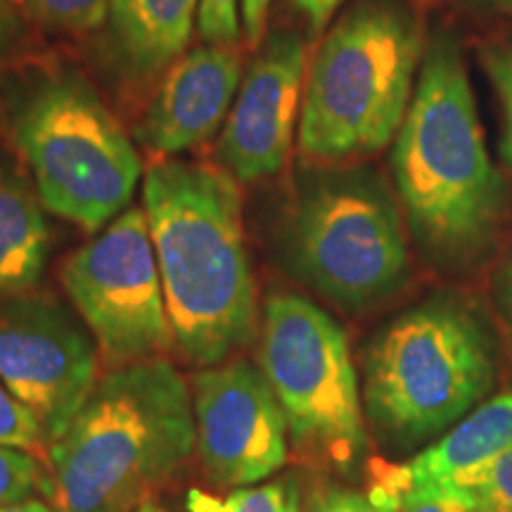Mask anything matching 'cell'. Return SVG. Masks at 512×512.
<instances>
[{
    "label": "cell",
    "mask_w": 512,
    "mask_h": 512,
    "mask_svg": "<svg viewBox=\"0 0 512 512\" xmlns=\"http://www.w3.org/2000/svg\"><path fill=\"white\" fill-rule=\"evenodd\" d=\"M202 0H110L119 46L138 72H157L188 46Z\"/></svg>",
    "instance_id": "2e32d148"
},
{
    "label": "cell",
    "mask_w": 512,
    "mask_h": 512,
    "mask_svg": "<svg viewBox=\"0 0 512 512\" xmlns=\"http://www.w3.org/2000/svg\"><path fill=\"white\" fill-rule=\"evenodd\" d=\"M268 8H271V0H242V24L252 43H259L264 36Z\"/></svg>",
    "instance_id": "484cf974"
},
{
    "label": "cell",
    "mask_w": 512,
    "mask_h": 512,
    "mask_svg": "<svg viewBox=\"0 0 512 512\" xmlns=\"http://www.w3.org/2000/svg\"><path fill=\"white\" fill-rule=\"evenodd\" d=\"M62 285L112 370L164 358L174 344L145 211H124L69 256Z\"/></svg>",
    "instance_id": "9c48e42d"
},
{
    "label": "cell",
    "mask_w": 512,
    "mask_h": 512,
    "mask_svg": "<svg viewBox=\"0 0 512 512\" xmlns=\"http://www.w3.org/2000/svg\"><path fill=\"white\" fill-rule=\"evenodd\" d=\"M195 439L214 482L249 486L287 460V420L264 370L247 361L192 377Z\"/></svg>",
    "instance_id": "8fae6325"
},
{
    "label": "cell",
    "mask_w": 512,
    "mask_h": 512,
    "mask_svg": "<svg viewBox=\"0 0 512 512\" xmlns=\"http://www.w3.org/2000/svg\"><path fill=\"white\" fill-rule=\"evenodd\" d=\"M190 510L192 512H219V501L211 496L200 494V491H192Z\"/></svg>",
    "instance_id": "f1b7e54d"
},
{
    "label": "cell",
    "mask_w": 512,
    "mask_h": 512,
    "mask_svg": "<svg viewBox=\"0 0 512 512\" xmlns=\"http://www.w3.org/2000/svg\"><path fill=\"white\" fill-rule=\"evenodd\" d=\"M489 3H496V5H512V0H489Z\"/></svg>",
    "instance_id": "4dcf8cb0"
},
{
    "label": "cell",
    "mask_w": 512,
    "mask_h": 512,
    "mask_svg": "<svg viewBox=\"0 0 512 512\" xmlns=\"http://www.w3.org/2000/svg\"><path fill=\"white\" fill-rule=\"evenodd\" d=\"M0 382L55 444L98 384V344L53 297H3Z\"/></svg>",
    "instance_id": "30bf717a"
},
{
    "label": "cell",
    "mask_w": 512,
    "mask_h": 512,
    "mask_svg": "<svg viewBox=\"0 0 512 512\" xmlns=\"http://www.w3.org/2000/svg\"><path fill=\"white\" fill-rule=\"evenodd\" d=\"M392 166L408 221L427 247L456 256L489 238L505 190L486 150L465 62L446 38L422 60Z\"/></svg>",
    "instance_id": "3957f363"
},
{
    "label": "cell",
    "mask_w": 512,
    "mask_h": 512,
    "mask_svg": "<svg viewBox=\"0 0 512 512\" xmlns=\"http://www.w3.org/2000/svg\"><path fill=\"white\" fill-rule=\"evenodd\" d=\"M38 192L0 152V299L29 292L46 266L50 230Z\"/></svg>",
    "instance_id": "9a60e30c"
},
{
    "label": "cell",
    "mask_w": 512,
    "mask_h": 512,
    "mask_svg": "<svg viewBox=\"0 0 512 512\" xmlns=\"http://www.w3.org/2000/svg\"><path fill=\"white\" fill-rule=\"evenodd\" d=\"M48 472L34 453L0 446V508L29 501L36 489L46 491Z\"/></svg>",
    "instance_id": "d6986e66"
},
{
    "label": "cell",
    "mask_w": 512,
    "mask_h": 512,
    "mask_svg": "<svg viewBox=\"0 0 512 512\" xmlns=\"http://www.w3.org/2000/svg\"><path fill=\"white\" fill-rule=\"evenodd\" d=\"M463 486L475 496L479 512H512V446L498 453Z\"/></svg>",
    "instance_id": "44dd1931"
},
{
    "label": "cell",
    "mask_w": 512,
    "mask_h": 512,
    "mask_svg": "<svg viewBox=\"0 0 512 512\" xmlns=\"http://www.w3.org/2000/svg\"><path fill=\"white\" fill-rule=\"evenodd\" d=\"M294 5L309 17L311 31L318 34V31H323L325 24L330 22V17L335 15V10L342 5V0H294Z\"/></svg>",
    "instance_id": "4316f807"
},
{
    "label": "cell",
    "mask_w": 512,
    "mask_h": 512,
    "mask_svg": "<svg viewBox=\"0 0 512 512\" xmlns=\"http://www.w3.org/2000/svg\"><path fill=\"white\" fill-rule=\"evenodd\" d=\"M0 446L22 448L36 458H48L50 444L41 422L24 403H19L10 389L0 382Z\"/></svg>",
    "instance_id": "ffe728a7"
},
{
    "label": "cell",
    "mask_w": 512,
    "mask_h": 512,
    "mask_svg": "<svg viewBox=\"0 0 512 512\" xmlns=\"http://www.w3.org/2000/svg\"><path fill=\"white\" fill-rule=\"evenodd\" d=\"M422 53L415 17L363 0L332 27L306 72L299 150L313 164L368 157L399 133Z\"/></svg>",
    "instance_id": "277c9868"
},
{
    "label": "cell",
    "mask_w": 512,
    "mask_h": 512,
    "mask_svg": "<svg viewBox=\"0 0 512 512\" xmlns=\"http://www.w3.org/2000/svg\"><path fill=\"white\" fill-rule=\"evenodd\" d=\"M5 114L43 207L91 233L124 214L143 164L86 83L48 76L12 95Z\"/></svg>",
    "instance_id": "5b68a950"
},
{
    "label": "cell",
    "mask_w": 512,
    "mask_h": 512,
    "mask_svg": "<svg viewBox=\"0 0 512 512\" xmlns=\"http://www.w3.org/2000/svg\"><path fill=\"white\" fill-rule=\"evenodd\" d=\"M19 38V19L17 12L8 0H0V62L10 55Z\"/></svg>",
    "instance_id": "83f0119b"
},
{
    "label": "cell",
    "mask_w": 512,
    "mask_h": 512,
    "mask_svg": "<svg viewBox=\"0 0 512 512\" xmlns=\"http://www.w3.org/2000/svg\"><path fill=\"white\" fill-rule=\"evenodd\" d=\"M0 512H55V510H50L48 505L41 501H24L15 505H3Z\"/></svg>",
    "instance_id": "f546056e"
},
{
    "label": "cell",
    "mask_w": 512,
    "mask_h": 512,
    "mask_svg": "<svg viewBox=\"0 0 512 512\" xmlns=\"http://www.w3.org/2000/svg\"><path fill=\"white\" fill-rule=\"evenodd\" d=\"M512 446V389L479 403L463 420L406 463H370L368 484L387 489L406 486H463L475 472Z\"/></svg>",
    "instance_id": "5bb4252c"
},
{
    "label": "cell",
    "mask_w": 512,
    "mask_h": 512,
    "mask_svg": "<svg viewBox=\"0 0 512 512\" xmlns=\"http://www.w3.org/2000/svg\"><path fill=\"white\" fill-rule=\"evenodd\" d=\"M309 512H382L366 494L330 486L313 498Z\"/></svg>",
    "instance_id": "d4e9b609"
},
{
    "label": "cell",
    "mask_w": 512,
    "mask_h": 512,
    "mask_svg": "<svg viewBox=\"0 0 512 512\" xmlns=\"http://www.w3.org/2000/svg\"><path fill=\"white\" fill-rule=\"evenodd\" d=\"M306 48L294 34H275L242 79L223 126L219 157L240 181H259L283 169L297 117H302Z\"/></svg>",
    "instance_id": "7c38bea8"
},
{
    "label": "cell",
    "mask_w": 512,
    "mask_h": 512,
    "mask_svg": "<svg viewBox=\"0 0 512 512\" xmlns=\"http://www.w3.org/2000/svg\"><path fill=\"white\" fill-rule=\"evenodd\" d=\"M366 496L382 512H479L467 486H387L368 484Z\"/></svg>",
    "instance_id": "e0dca14e"
},
{
    "label": "cell",
    "mask_w": 512,
    "mask_h": 512,
    "mask_svg": "<svg viewBox=\"0 0 512 512\" xmlns=\"http://www.w3.org/2000/svg\"><path fill=\"white\" fill-rule=\"evenodd\" d=\"M195 413L164 358L114 368L48 451L55 512H131L192 453Z\"/></svg>",
    "instance_id": "7a4b0ae2"
},
{
    "label": "cell",
    "mask_w": 512,
    "mask_h": 512,
    "mask_svg": "<svg viewBox=\"0 0 512 512\" xmlns=\"http://www.w3.org/2000/svg\"><path fill=\"white\" fill-rule=\"evenodd\" d=\"M508 290H510V302H512V264H510V278H508Z\"/></svg>",
    "instance_id": "1f68e13d"
},
{
    "label": "cell",
    "mask_w": 512,
    "mask_h": 512,
    "mask_svg": "<svg viewBox=\"0 0 512 512\" xmlns=\"http://www.w3.org/2000/svg\"><path fill=\"white\" fill-rule=\"evenodd\" d=\"M297 271L332 302L368 306L392 294L408 271L399 209L368 176L316 183L292 221Z\"/></svg>",
    "instance_id": "ba28073f"
},
{
    "label": "cell",
    "mask_w": 512,
    "mask_h": 512,
    "mask_svg": "<svg viewBox=\"0 0 512 512\" xmlns=\"http://www.w3.org/2000/svg\"><path fill=\"white\" fill-rule=\"evenodd\" d=\"M36 22L53 29H98L110 12V0H17Z\"/></svg>",
    "instance_id": "ac0fdd59"
},
{
    "label": "cell",
    "mask_w": 512,
    "mask_h": 512,
    "mask_svg": "<svg viewBox=\"0 0 512 512\" xmlns=\"http://www.w3.org/2000/svg\"><path fill=\"white\" fill-rule=\"evenodd\" d=\"M240 76L233 48L214 43L195 48L171 67L138 126V140L162 155H178L209 140L228 119Z\"/></svg>",
    "instance_id": "4fadbf2b"
},
{
    "label": "cell",
    "mask_w": 512,
    "mask_h": 512,
    "mask_svg": "<svg viewBox=\"0 0 512 512\" xmlns=\"http://www.w3.org/2000/svg\"><path fill=\"white\" fill-rule=\"evenodd\" d=\"M219 512H299V489L292 479L249 486L233 491L226 501H219Z\"/></svg>",
    "instance_id": "7402d4cb"
},
{
    "label": "cell",
    "mask_w": 512,
    "mask_h": 512,
    "mask_svg": "<svg viewBox=\"0 0 512 512\" xmlns=\"http://www.w3.org/2000/svg\"><path fill=\"white\" fill-rule=\"evenodd\" d=\"M261 370L294 441L342 470L356 465L366 451V427L339 323L299 294H273L264 311Z\"/></svg>",
    "instance_id": "52a82bcc"
},
{
    "label": "cell",
    "mask_w": 512,
    "mask_h": 512,
    "mask_svg": "<svg viewBox=\"0 0 512 512\" xmlns=\"http://www.w3.org/2000/svg\"><path fill=\"white\" fill-rule=\"evenodd\" d=\"M489 81L494 83L503 110L501 133V157L508 169H512V46L489 48L482 55Z\"/></svg>",
    "instance_id": "603a6c76"
},
{
    "label": "cell",
    "mask_w": 512,
    "mask_h": 512,
    "mask_svg": "<svg viewBox=\"0 0 512 512\" xmlns=\"http://www.w3.org/2000/svg\"><path fill=\"white\" fill-rule=\"evenodd\" d=\"M491 384L494 356L477 320L432 302L392 320L370 344L363 401L382 437L408 446L463 420Z\"/></svg>",
    "instance_id": "8992f818"
},
{
    "label": "cell",
    "mask_w": 512,
    "mask_h": 512,
    "mask_svg": "<svg viewBox=\"0 0 512 512\" xmlns=\"http://www.w3.org/2000/svg\"><path fill=\"white\" fill-rule=\"evenodd\" d=\"M140 512H159V510H155V508H143Z\"/></svg>",
    "instance_id": "d6a6232c"
},
{
    "label": "cell",
    "mask_w": 512,
    "mask_h": 512,
    "mask_svg": "<svg viewBox=\"0 0 512 512\" xmlns=\"http://www.w3.org/2000/svg\"><path fill=\"white\" fill-rule=\"evenodd\" d=\"M240 0H202L200 3V34L214 46H230L240 36Z\"/></svg>",
    "instance_id": "cb8c5ba5"
},
{
    "label": "cell",
    "mask_w": 512,
    "mask_h": 512,
    "mask_svg": "<svg viewBox=\"0 0 512 512\" xmlns=\"http://www.w3.org/2000/svg\"><path fill=\"white\" fill-rule=\"evenodd\" d=\"M145 216L178 347L214 366L254 337V278L235 176L164 159L145 174Z\"/></svg>",
    "instance_id": "6da1fadb"
}]
</instances>
